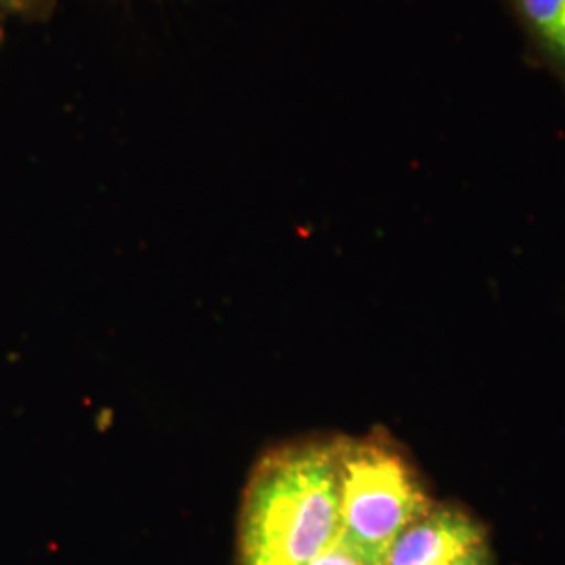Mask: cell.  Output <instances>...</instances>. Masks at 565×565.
<instances>
[{
	"mask_svg": "<svg viewBox=\"0 0 565 565\" xmlns=\"http://www.w3.org/2000/svg\"><path fill=\"white\" fill-rule=\"evenodd\" d=\"M342 534L333 440L275 446L243 490L237 565H306Z\"/></svg>",
	"mask_w": 565,
	"mask_h": 565,
	"instance_id": "obj_1",
	"label": "cell"
},
{
	"mask_svg": "<svg viewBox=\"0 0 565 565\" xmlns=\"http://www.w3.org/2000/svg\"><path fill=\"white\" fill-rule=\"evenodd\" d=\"M342 536L385 565L404 527L427 513L419 471L382 429L363 438H335Z\"/></svg>",
	"mask_w": 565,
	"mask_h": 565,
	"instance_id": "obj_2",
	"label": "cell"
},
{
	"mask_svg": "<svg viewBox=\"0 0 565 565\" xmlns=\"http://www.w3.org/2000/svg\"><path fill=\"white\" fill-rule=\"evenodd\" d=\"M488 546L484 525L465 509L431 505L419 520L404 527L390 546L385 565H443Z\"/></svg>",
	"mask_w": 565,
	"mask_h": 565,
	"instance_id": "obj_3",
	"label": "cell"
},
{
	"mask_svg": "<svg viewBox=\"0 0 565 565\" xmlns=\"http://www.w3.org/2000/svg\"><path fill=\"white\" fill-rule=\"evenodd\" d=\"M524 34L536 65L555 76L565 93V0H503Z\"/></svg>",
	"mask_w": 565,
	"mask_h": 565,
	"instance_id": "obj_4",
	"label": "cell"
},
{
	"mask_svg": "<svg viewBox=\"0 0 565 565\" xmlns=\"http://www.w3.org/2000/svg\"><path fill=\"white\" fill-rule=\"evenodd\" d=\"M306 565H384L377 562L375 557L366 555L359 546L348 543L340 534V539L323 551L319 557H315L310 564Z\"/></svg>",
	"mask_w": 565,
	"mask_h": 565,
	"instance_id": "obj_5",
	"label": "cell"
},
{
	"mask_svg": "<svg viewBox=\"0 0 565 565\" xmlns=\"http://www.w3.org/2000/svg\"><path fill=\"white\" fill-rule=\"evenodd\" d=\"M443 565H492V555H490V548L484 546V548H480V551H473V553L465 555V557L457 559V562Z\"/></svg>",
	"mask_w": 565,
	"mask_h": 565,
	"instance_id": "obj_6",
	"label": "cell"
},
{
	"mask_svg": "<svg viewBox=\"0 0 565 565\" xmlns=\"http://www.w3.org/2000/svg\"><path fill=\"white\" fill-rule=\"evenodd\" d=\"M39 0H0V13H21L36 4Z\"/></svg>",
	"mask_w": 565,
	"mask_h": 565,
	"instance_id": "obj_7",
	"label": "cell"
}]
</instances>
